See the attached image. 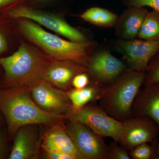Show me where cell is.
I'll return each mask as SVG.
<instances>
[{
  "label": "cell",
  "instance_id": "obj_1",
  "mask_svg": "<svg viewBox=\"0 0 159 159\" xmlns=\"http://www.w3.org/2000/svg\"><path fill=\"white\" fill-rule=\"evenodd\" d=\"M0 112L11 141L18 129L28 125H54L63 122L64 115L49 112L34 102L28 86L0 88Z\"/></svg>",
  "mask_w": 159,
  "mask_h": 159
},
{
  "label": "cell",
  "instance_id": "obj_2",
  "mask_svg": "<svg viewBox=\"0 0 159 159\" xmlns=\"http://www.w3.org/2000/svg\"><path fill=\"white\" fill-rule=\"evenodd\" d=\"M19 27L26 38L53 60L71 61L86 66L89 57L98 45L94 41L78 43L63 39L25 19H21Z\"/></svg>",
  "mask_w": 159,
  "mask_h": 159
},
{
  "label": "cell",
  "instance_id": "obj_3",
  "mask_svg": "<svg viewBox=\"0 0 159 159\" xmlns=\"http://www.w3.org/2000/svg\"><path fill=\"white\" fill-rule=\"evenodd\" d=\"M145 72L127 67L111 84L104 88L99 105L109 115L122 122L132 116V107L144 84Z\"/></svg>",
  "mask_w": 159,
  "mask_h": 159
},
{
  "label": "cell",
  "instance_id": "obj_4",
  "mask_svg": "<svg viewBox=\"0 0 159 159\" xmlns=\"http://www.w3.org/2000/svg\"><path fill=\"white\" fill-rule=\"evenodd\" d=\"M50 61L30 46L22 44L10 56L0 57L5 73L4 87L28 86L40 79Z\"/></svg>",
  "mask_w": 159,
  "mask_h": 159
},
{
  "label": "cell",
  "instance_id": "obj_5",
  "mask_svg": "<svg viewBox=\"0 0 159 159\" xmlns=\"http://www.w3.org/2000/svg\"><path fill=\"white\" fill-rule=\"evenodd\" d=\"M64 116L67 120L84 124L102 138L109 137L119 144L122 140V122L109 115L100 105L88 104L77 110L71 107Z\"/></svg>",
  "mask_w": 159,
  "mask_h": 159
},
{
  "label": "cell",
  "instance_id": "obj_6",
  "mask_svg": "<svg viewBox=\"0 0 159 159\" xmlns=\"http://www.w3.org/2000/svg\"><path fill=\"white\" fill-rule=\"evenodd\" d=\"M68 120L65 125L79 159H108V147L102 137L81 122Z\"/></svg>",
  "mask_w": 159,
  "mask_h": 159
},
{
  "label": "cell",
  "instance_id": "obj_7",
  "mask_svg": "<svg viewBox=\"0 0 159 159\" xmlns=\"http://www.w3.org/2000/svg\"><path fill=\"white\" fill-rule=\"evenodd\" d=\"M7 13L12 18L25 19L37 23L69 40L78 43L89 41L82 32L72 27L61 18L51 13L24 6L9 9Z\"/></svg>",
  "mask_w": 159,
  "mask_h": 159
},
{
  "label": "cell",
  "instance_id": "obj_8",
  "mask_svg": "<svg viewBox=\"0 0 159 159\" xmlns=\"http://www.w3.org/2000/svg\"><path fill=\"white\" fill-rule=\"evenodd\" d=\"M86 67L91 82L103 88L113 82L127 67L108 50L104 48L96 51L95 49L92 52Z\"/></svg>",
  "mask_w": 159,
  "mask_h": 159
},
{
  "label": "cell",
  "instance_id": "obj_9",
  "mask_svg": "<svg viewBox=\"0 0 159 159\" xmlns=\"http://www.w3.org/2000/svg\"><path fill=\"white\" fill-rule=\"evenodd\" d=\"M114 48L123 55L127 66L145 72L151 59L159 52V41L144 39L117 40Z\"/></svg>",
  "mask_w": 159,
  "mask_h": 159
},
{
  "label": "cell",
  "instance_id": "obj_10",
  "mask_svg": "<svg viewBox=\"0 0 159 159\" xmlns=\"http://www.w3.org/2000/svg\"><path fill=\"white\" fill-rule=\"evenodd\" d=\"M28 87L34 102L46 111L64 115L71 108L67 92L55 87L44 80H37Z\"/></svg>",
  "mask_w": 159,
  "mask_h": 159
},
{
  "label": "cell",
  "instance_id": "obj_11",
  "mask_svg": "<svg viewBox=\"0 0 159 159\" xmlns=\"http://www.w3.org/2000/svg\"><path fill=\"white\" fill-rule=\"evenodd\" d=\"M122 122V139L119 144L129 151L143 143L152 144L159 138L158 126L149 117L132 116Z\"/></svg>",
  "mask_w": 159,
  "mask_h": 159
},
{
  "label": "cell",
  "instance_id": "obj_12",
  "mask_svg": "<svg viewBox=\"0 0 159 159\" xmlns=\"http://www.w3.org/2000/svg\"><path fill=\"white\" fill-rule=\"evenodd\" d=\"M86 66L67 60L51 61L42 74L41 78L57 88L67 92L72 81L77 74L87 73Z\"/></svg>",
  "mask_w": 159,
  "mask_h": 159
},
{
  "label": "cell",
  "instance_id": "obj_13",
  "mask_svg": "<svg viewBox=\"0 0 159 159\" xmlns=\"http://www.w3.org/2000/svg\"><path fill=\"white\" fill-rule=\"evenodd\" d=\"M34 125L23 126L15 134L9 159H31L37 157L39 142Z\"/></svg>",
  "mask_w": 159,
  "mask_h": 159
},
{
  "label": "cell",
  "instance_id": "obj_14",
  "mask_svg": "<svg viewBox=\"0 0 159 159\" xmlns=\"http://www.w3.org/2000/svg\"><path fill=\"white\" fill-rule=\"evenodd\" d=\"M132 116L149 117L159 128V83L140 90L133 105Z\"/></svg>",
  "mask_w": 159,
  "mask_h": 159
},
{
  "label": "cell",
  "instance_id": "obj_15",
  "mask_svg": "<svg viewBox=\"0 0 159 159\" xmlns=\"http://www.w3.org/2000/svg\"><path fill=\"white\" fill-rule=\"evenodd\" d=\"M148 12L145 7L132 6L125 9L114 27L117 37L123 40L135 38Z\"/></svg>",
  "mask_w": 159,
  "mask_h": 159
},
{
  "label": "cell",
  "instance_id": "obj_16",
  "mask_svg": "<svg viewBox=\"0 0 159 159\" xmlns=\"http://www.w3.org/2000/svg\"><path fill=\"white\" fill-rule=\"evenodd\" d=\"M62 122L49 126L43 137L42 148L59 151L79 159L74 143Z\"/></svg>",
  "mask_w": 159,
  "mask_h": 159
},
{
  "label": "cell",
  "instance_id": "obj_17",
  "mask_svg": "<svg viewBox=\"0 0 159 159\" xmlns=\"http://www.w3.org/2000/svg\"><path fill=\"white\" fill-rule=\"evenodd\" d=\"M103 89L90 81L88 86L81 89L69 90L67 93L71 102V108L77 110L89 102L99 100Z\"/></svg>",
  "mask_w": 159,
  "mask_h": 159
},
{
  "label": "cell",
  "instance_id": "obj_18",
  "mask_svg": "<svg viewBox=\"0 0 159 159\" xmlns=\"http://www.w3.org/2000/svg\"><path fill=\"white\" fill-rule=\"evenodd\" d=\"M79 16L85 21L102 28L114 27L119 17L107 9L98 7L90 8Z\"/></svg>",
  "mask_w": 159,
  "mask_h": 159
},
{
  "label": "cell",
  "instance_id": "obj_19",
  "mask_svg": "<svg viewBox=\"0 0 159 159\" xmlns=\"http://www.w3.org/2000/svg\"><path fill=\"white\" fill-rule=\"evenodd\" d=\"M138 37L140 39L159 41V12L152 10L147 12Z\"/></svg>",
  "mask_w": 159,
  "mask_h": 159
},
{
  "label": "cell",
  "instance_id": "obj_20",
  "mask_svg": "<svg viewBox=\"0 0 159 159\" xmlns=\"http://www.w3.org/2000/svg\"><path fill=\"white\" fill-rule=\"evenodd\" d=\"M159 83V52L151 59L145 72L144 86Z\"/></svg>",
  "mask_w": 159,
  "mask_h": 159
},
{
  "label": "cell",
  "instance_id": "obj_21",
  "mask_svg": "<svg viewBox=\"0 0 159 159\" xmlns=\"http://www.w3.org/2000/svg\"><path fill=\"white\" fill-rule=\"evenodd\" d=\"M129 154L131 159H152L153 148L148 143H143L131 149Z\"/></svg>",
  "mask_w": 159,
  "mask_h": 159
},
{
  "label": "cell",
  "instance_id": "obj_22",
  "mask_svg": "<svg viewBox=\"0 0 159 159\" xmlns=\"http://www.w3.org/2000/svg\"><path fill=\"white\" fill-rule=\"evenodd\" d=\"M108 159H130L129 151L114 141L108 145Z\"/></svg>",
  "mask_w": 159,
  "mask_h": 159
},
{
  "label": "cell",
  "instance_id": "obj_23",
  "mask_svg": "<svg viewBox=\"0 0 159 159\" xmlns=\"http://www.w3.org/2000/svg\"><path fill=\"white\" fill-rule=\"evenodd\" d=\"M129 7H149L159 12V0H126Z\"/></svg>",
  "mask_w": 159,
  "mask_h": 159
},
{
  "label": "cell",
  "instance_id": "obj_24",
  "mask_svg": "<svg viewBox=\"0 0 159 159\" xmlns=\"http://www.w3.org/2000/svg\"><path fill=\"white\" fill-rule=\"evenodd\" d=\"M90 83V79L87 73H80L74 77L72 81V86L76 89H81Z\"/></svg>",
  "mask_w": 159,
  "mask_h": 159
},
{
  "label": "cell",
  "instance_id": "obj_25",
  "mask_svg": "<svg viewBox=\"0 0 159 159\" xmlns=\"http://www.w3.org/2000/svg\"><path fill=\"white\" fill-rule=\"evenodd\" d=\"M45 157L49 159H76L75 157L68 154L53 149L42 148Z\"/></svg>",
  "mask_w": 159,
  "mask_h": 159
},
{
  "label": "cell",
  "instance_id": "obj_26",
  "mask_svg": "<svg viewBox=\"0 0 159 159\" xmlns=\"http://www.w3.org/2000/svg\"><path fill=\"white\" fill-rule=\"evenodd\" d=\"M7 148L6 137L2 131L0 129V159H4L6 157Z\"/></svg>",
  "mask_w": 159,
  "mask_h": 159
},
{
  "label": "cell",
  "instance_id": "obj_27",
  "mask_svg": "<svg viewBox=\"0 0 159 159\" xmlns=\"http://www.w3.org/2000/svg\"><path fill=\"white\" fill-rule=\"evenodd\" d=\"M151 144L153 148V156L152 159H159V138Z\"/></svg>",
  "mask_w": 159,
  "mask_h": 159
},
{
  "label": "cell",
  "instance_id": "obj_28",
  "mask_svg": "<svg viewBox=\"0 0 159 159\" xmlns=\"http://www.w3.org/2000/svg\"><path fill=\"white\" fill-rule=\"evenodd\" d=\"M7 48V43L5 38L0 32V54L6 51Z\"/></svg>",
  "mask_w": 159,
  "mask_h": 159
},
{
  "label": "cell",
  "instance_id": "obj_29",
  "mask_svg": "<svg viewBox=\"0 0 159 159\" xmlns=\"http://www.w3.org/2000/svg\"><path fill=\"white\" fill-rule=\"evenodd\" d=\"M25 1V0H0V7H4Z\"/></svg>",
  "mask_w": 159,
  "mask_h": 159
},
{
  "label": "cell",
  "instance_id": "obj_30",
  "mask_svg": "<svg viewBox=\"0 0 159 159\" xmlns=\"http://www.w3.org/2000/svg\"><path fill=\"white\" fill-rule=\"evenodd\" d=\"M4 122H5V119H4L2 115V114L1 113V112H0V127L2 125Z\"/></svg>",
  "mask_w": 159,
  "mask_h": 159
},
{
  "label": "cell",
  "instance_id": "obj_31",
  "mask_svg": "<svg viewBox=\"0 0 159 159\" xmlns=\"http://www.w3.org/2000/svg\"><path fill=\"white\" fill-rule=\"evenodd\" d=\"M50 1H52V0H32V2L35 3H40L46 2Z\"/></svg>",
  "mask_w": 159,
  "mask_h": 159
}]
</instances>
